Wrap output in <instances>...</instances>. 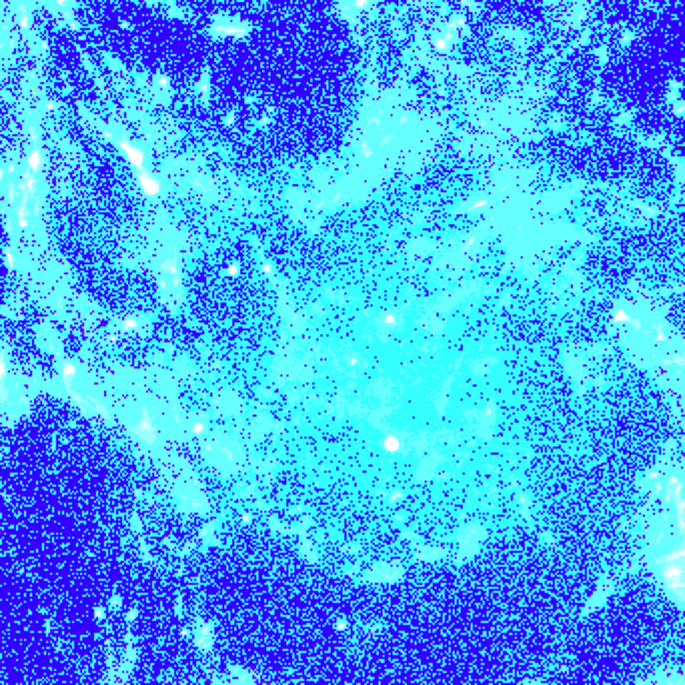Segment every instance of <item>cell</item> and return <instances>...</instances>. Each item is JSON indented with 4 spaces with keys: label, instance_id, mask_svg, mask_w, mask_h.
Returning a JSON list of instances; mask_svg holds the SVG:
<instances>
[{
    "label": "cell",
    "instance_id": "cell-1",
    "mask_svg": "<svg viewBox=\"0 0 685 685\" xmlns=\"http://www.w3.org/2000/svg\"><path fill=\"white\" fill-rule=\"evenodd\" d=\"M118 149L124 153V157L128 159V163L132 165V167H136V169H143V165H145V155H143V151L141 149H136L132 143H128L126 139H122V141H118Z\"/></svg>",
    "mask_w": 685,
    "mask_h": 685
},
{
    "label": "cell",
    "instance_id": "cell-2",
    "mask_svg": "<svg viewBox=\"0 0 685 685\" xmlns=\"http://www.w3.org/2000/svg\"><path fill=\"white\" fill-rule=\"evenodd\" d=\"M20 192L28 200L36 198V174L30 172L28 169L22 172V176H20Z\"/></svg>",
    "mask_w": 685,
    "mask_h": 685
},
{
    "label": "cell",
    "instance_id": "cell-3",
    "mask_svg": "<svg viewBox=\"0 0 685 685\" xmlns=\"http://www.w3.org/2000/svg\"><path fill=\"white\" fill-rule=\"evenodd\" d=\"M26 169L30 172H34V174H38V172L44 169V157H42V151H40L38 147H34V149L28 153V157H26Z\"/></svg>",
    "mask_w": 685,
    "mask_h": 685
},
{
    "label": "cell",
    "instance_id": "cell-4",
    "mask_svg": "<svg viewBox=\"0 0 685 685\" xmlns=\"http://www.w3.org/2000/svg\"><path fill=\"white\" fill-rule=\"evenodd\" d=\"M16 223L20 231H26L30 227V213H28V198L20 194V204H18V215H16Z\"/></svg>",
    "mask_w": 685,
    "mask_h": 685
},
{
    "label": "cell",
    "instance_id": "cell-5",
    "mask_svg": "<svg viewBox=\"0 0 685 685\" xmlns=\"http://www.w3.org/2000/svg\"><path fill=\"white\" fill-rule=\"evenodd\" d=\"M60 371H62V381H64V385L71 389V387H73V383H75V379H77V375H79V367H77L75 363H71V361H68V363H64V365H62V369H60Z\"/></svg>",
    "mask_w": 685,
    "mask_h": 685
},
{
    "label": "cell",
    "instance_id": "cell-6",
    "mask_svg": "<svg viewBox=\"0 0 685 685\" xmlns=\"http://www.w3.org/2000/svg\"><path fill=\"white\" fill-rule=\"evenodd\" d=\"M139 180H141V186H143V190L147 192V194H155L157 190H159V184H157V180L149 174V172H145V171H141L139 172Z\"/></svg>",
    "mask_w": 685,
    "mask_h": 685
},
{
    "label": "cell",
    "instance_id": "cell-7",
    "mask_svg": "<svg viewBox=\"0 0 685 685\" xmlns=\"http://www.w3.org/2000/svg\"><path fill=\"white\" fill-rule=\"evenodd\" d=\"M18 194H20V188H18V186H14V184H8V190H6V200H8V204H10V207H14V202L20 198Z\"/></svg>",
    "mask_w": 685,
    "mask_h": 685
},
{
    "label": "cell",
    "instance_id": "cell-8",
    "mask_svg": "<svg viewBox=\"0 0 685 685\" xmlns=\"http://www.w3.org/2000/svg\"><path fill=\"white\" fill-rule=\"evenodd\" d=\"M4 260H6V266H8L10 270L16 266V255H14L12 249H4Z\"/></svg>",
    "mask_w": 685,
    "mask_h": 685
},
{
    "label": "cell",
    "instance_id": "cell-9",
    "mask_svg": "<svg viewBox=\"0 0 685 685\" xmlns=\"http://www.w3.org/2000/svg\"><path fill=\"white\" fill-rule=\"evenodd\" d=\"M6 377H8V365H6V361L0 357V385H4Z\"/></svg>",
    "mask_w": 685,
    "mask_h": 685
},
{
    "label": "cell",
    "instance_id": "cell-10",
    "mask_svg": "<svg viewBox=\"0 0 685 685\" xmlns=\"http://www.w3.org/2000/svg\"><path fill=\"white\" fill-rule=\"evenodd\" d=\"M371 2H373V0H353V4H355V6H357V8H359V10H363V8H367V6H369V4H371Z\"/></svg>",
    "mask_w": 685,
    "mask_h": 685
},
{
    "label": "cell",
    "instance_id": "cell-11",
    "mask_svg": "<svg viewBox=\"0 0 685 685\" xmlns=\"http://www.w3.org/2000/svg\"><path fill=\"white\" fill-rule=\"evenodd\" d=\"M20 26H22L24 30H28V28H30V20H28V16H26V14H22V16H20Z\"/></svg>",
    "mask_w": 685,
    "mask_h": 685
},
{
    "label": "cell",
    "instance_id": "cell-12",
    "mask_svg": "<svg viewBox=\"0 0 685 685\" xmlns=\"http://www.w3.org/2000/svg\"><path fill=\"white\" fill-rule=\"evenodd\" d=\"M6 399H8V391H6L4 385H0V403H4Z\"/></svg>",
    "mask_w": 685,
    "mask_h": 685
},
{
    "label": "cell",
    "instance_id": "cell-13",
    "mask_svg": "<svg viewBox=\"0 0 685 685\" xmlns=\"http://www.w3.org/2000/svg\"><path fill=\"white\" fill-rule=\"evenodd\" d=\"M52 2L58 4V6H64V4H66V0H52Z\"/></svg>",
    "mask_w": 685,
    "mask_h": 685
},
{
    "label": "cell",
    "instance_id": "cell-14",
    "mask_svg": "<svg viewBox=\"0 0 685 685\" xmlns=\"http://www.w3.org/2000/svg\"><path fill=\"white\" fill-rule=\"evenodd\" d=\"M409 2H417V0H409Z\"/></svg>",
    "mask_w": 685,
    "mask_h": 685
}]
</instances>
